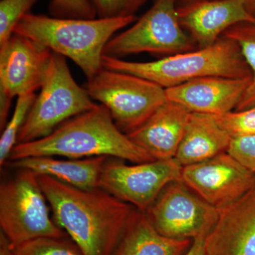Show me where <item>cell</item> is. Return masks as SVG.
Wrapping results in <instances>:
<instances>
[{"label":"cell","instance_id":"1","mask_svg":"<svg viewBox=\"0 0 255 255\" xmlns=\"http://www.w3.org/2000/svg\"><path fill=\"white\" fill-rule=\"evenodd\" d=\"M37 176L55 223L82 254L113 255L139 210L100 187L78 189Z\"/></svg>","mask_w":255,"mask_h":255},{"label":"cell","instance_id":"2","mask_svg":"<svg viewBox=\"0 0 255 255\" xmlns=\"http://www.w3.org/2000/svg\"><path fill=\"white\" fill-rule=\"evenodd\" d=\"M107 156L142 163L155 160L114 123L102 105L69 119L50 135L14 146L8 161L32 157L68 159Z\"/></svg>","mask_w":255,"mask_h":255},{"label":"cell","instance_id":"3","mask_svg":"<svg viewBox=\"0 0 255 255\" xmlns=\"http://www.w3.org/2000/svg\"><path fill=\"white\" fill-rule=\"evenodd\" d=\"M136 20L135 16L85 19L28 13L20 20L14 33L73 60L88 80L103 68L104 50L114 35Z\"/></svg>","mask_w":255,"mask_h":255},{"label":"cell","instance_id":"4","mask_svg":"<svg viewBox=\"0 0 255 255\" xmlns=\"http://www.w3.org/2000/svg\"><path fill=\"white\" fill-rule=\"evenodd\" d=\"M102 66L141 77L164 89L203 77L252 78L239 46L224 36L206 48L168 55L154 61L130 62L103 55Z\"/></svg>","mask_w":255,"mask_h":255},{"label":"cell","instance_id":"5","mask_svg":"<svg viewBox=\"0 0 255 255\" xmlns=\"http://www.w3.org/2000/svg\"><path fill=\"white\" fill-rule=\"evenodd\" d=\"M97 105L85 87L74 80L65 57L53 52L39 94L18 134V143L43 138Z\"/></svg>","mask_w":255,"mask_h":255},{"label":"cell","instance_id":"6","mask_svg":"<svg viewBox=\"0 0 255 255\" xmlns=\"http://www.w3.org/2000/svg\"><path fill=\"white\" fill-rule=\"evenodd\" d=\"M0 186L1 233L12 246L41 238H65L68 234L50 217L38 176L18 169Z\"/></svg>","mask_w":255,"mask_h":255},{"label":"cell","instance_id":"7","mask_svg":"<svg viewBox=\"0 0 255 255\" xmlns=\"http://www.w3.org/2000/svg\"><path fill=\"white\" fill-rule=\"evenodd\" d=\"M92 100L109 110L114 123L130 133L167 102L165 89L141 77L102 68L85 87Z\"/></svg>","mask_w":255,"mask_h":255},{"label":"cell","instance_id":"8","mask_svg":"<svg viewBox=\"0 0 255 255\" xmlns=\"http://www.w3.org/2000/svg\"><path fill=\"white\" fill-rule=\"evenodd\" d=\"M177 0H155L130 28L114 36L104 55L120 58L148 53L172 55L194 49L195 43L179 22Z\"/></svg>","mask_w":255,"mask_h":255},{"label":"cell","instance_id":"9","mask_svg":"<svg viewBox=\"0 0 255 255\" xmlns=\"http://www.w3.org/2000/svg\"><path fill=\"white\" fill-rule=\"evenodd\" d=\"M146 214L164 237L194 241L209 236L219 219L220 210L177 180L164 188Z\"/></svg>","mask_w":255,"mask_h":255},{"label":"cell","instance_id":"10","mask_svg":"<svg viewBox=\"0 0 255 255\" xmlns=\"http://www.w3.org/2000/svg\"><path fill=\"white\" fill-rule=\"evenodd\" d=\"M182 169L175 158L130 165L110 157L102 169L99 187L146 213L166 186L182 180Z\"/></svg>","mask_w":255,"mask_h":255},{"label":"cell","instance_id":"11","mask_svg":"<svg viewBox=\"0 0 255 255\" xmlns=\"http://www.w3.org/2000/svg\"><path fill=\"white\" fill-rule=\"evenodd\" d=\"M52 53L28 37L13 33L0 45V130L7 123L15 97L35 93L44 81Z\"/></svg>","mask_w":255,"mask_h":255},{"label":"cell","instance_id":"12","mask_svg":"<svg viewBox=\"0 0 255 255\" xmlns=\"http://www.w3.org/2000/svg\"><path fill=\"white\" fill-rule=\"evenodd\" d=\"M182 180L201 199L221 210L232 205L255 187V172L225 152L183 167Z\"/></svg>","mask_w":255,"mask_h":255},{"label":"cell","instance_id":"13","mask_svg":"<svg viewBox=\"0 0 255 255\" xmlns=\"http://www.w3.org/2000/svg\"><path fill=\"white\" fill-rule=\"evenodd\" d=\"M179 22L199 48L216 43L230 28L255 23L245 0H198L177 7Z\"/></svg>","mask_w":255,"mask_h":255},{"label":"cell","instance_id":"14","mask_svg":"<svg viewBox=\"0 0 255 255\" xmlns=\"http://www.w3.org/2000/svg\"><path fill=\"white\" fill-rule=\"evenodd\" d=\"M251 79L203 77L165 89L166 95L191 112L219 115L236 110Z\"/></svg>","mask_w":255,"mask_h":255},{"label":"cell","instance_id":"15","mask_svg":"<svg viewBox=\"0 0 255 255\" xmlns=\"http://www.w3.org/2000/svg\"><path fill=\"white\" fill-rule=\"evenodd\" d=\"M205 246L206 255H255V187L220 210Z\"/></svg>","mask_w":255,"mask_h":255},{"label":"cell","instance_id":"16","mask_svg":"<svg viewBox=\"0 0 255 255\" xmlns=\"http://www.w3.org/2000/svg\"><path fill=\"white\" fill-rule=\"evenodd\" d=\"M191 112L167 100L128 136L154 159L175 157Z\"/></svg>","mask_w":255,"mask_h":255},{"label":"cell","instance_id":"17","mask_svg":"<svg viewBox=\"0 0 255 255\" xmlns=\"http://www.w3.org/2000/svg\"><path fill=\"white\" fill-rule=\"evenodd\" d=\"M107 156L82 159H57L55 157H26L6 162L16 169H27L37 175H46L81 189L99 187Z\"/></svg>","mask_w":255,"mask_h":255},{"label":"cell","instance_id":"18","mask_svg":"<svg viewBox=\"0 0 255 255\" xmlns=\"http://www.w3.org/2000/svg\"><path fill=\"white\" fill-rule=\"evenodd\" d=\"M231 139L214 114L191 112L174 158L182 167L204 162L227 152Z\"/></svg>","mask_w":255,"mask_h":255},{"label":"cell","instance_id":"19","mask_svg":"<svg viewBox=\"0 0 255 255\" xmlns=\"http://www.w3.org/2000/svg\"><path fill=\"white\" fill-rule=\"evenodd\" d=\"M192 243L164 237L156 231L146 213L139 211L113 255H184Z\"/></svg>","mask_w":255,"mask_h":255},{"label":"cell","instance_id":"20","mask_svg":"<svg viewBox=\"0 0 255 255\" xmlns=\"http://www.w3.org/2000/svg\"><path fill=\"white\" fill-rule=\"evenodd\" d=\"M71 240V239H70ZM0 255H83L73 241L65 238H41L12 246L0 235Z\"/></svg>","mask_w":255,"mask_h":255},{"label":"cell","instance_id":"21","mask_svg":"<svg viewBox=\"0 0 255 255\" xmlns=\"http://www.w3.org/2000/svg\"><path fill=\"white\" fill-rule=\"evenodd\" d=\"M223 36L237 43L252 74L251 82L236 107V112L255 107V23H241L227 30Z\"/></svg>","mask_w":255,"mask_h":255},{"label":"cell","instance_id":"22","mask_svg":"<svg viewBox=\"0 0 255 255\" xmlns=\"http://www.w3.org/2000/svg\"><path fill=\"white\" fill-rule=\"evenodd\" d=\"M36 93L18 96L12 115L1 130L0 138V165L7 162L11 151L18 143V136L30 109L36 97Z\"/></svg>","mask_w":255,"mask_h":255},{"label":"cell","instance_id":"23","mask_svg":"<svg viewBox=\"0 0 255 255\" xmlns=\"http://www.w3.org/2000/svg\"><path fill=\"white\" fill-rule=\"evenodd\" d=\"M39 0H1L0 45L9 39L16 25Z\"/></svg>","mask_w":255,"mask_h":255},{"label":"cell","instance_id":"24","mask_svg":"<svg viewBox=\"0 0 255 255\" xmlns=\"http://www.w3.org/2000/svg\"><path fill=\"white\" fill-rule=\"evenodd\" d=\"M215 117L231 138L255 135V107L240 112L215 115Z\"/></svg>","mask_w":255,"mask_h":255},{"label":"cell","instance_id":"25","mask_svg":"<svg viewBox=\"0 0 255 255\" xmlns=\"http://www.w3.org/2000/svg\"><path fill=\"white\" fill-rule=\"evenodd\" d=\"M97 18H114L135 16L147 0H89Z\"/></svg>","mask_w":255,"mask_h":255},{"label":"cell","instance_id":"26","mask_svg":"<svg viewBox=\"0 0 255 255\" xmlns=\"http://www.w3.org/2000/svg\"><path fill=\"white\" fill-rule=\"evenodd\" d=\"M49 11L54 17L85 19L97 17L95 10L89 0H51Z\"/></svg>","mask_w":255,"mask_h":255},{"label":"cell","instance_id":"27","mask_svg":"<svg viewBox=\"0 0 255 255\" xmlns=\"http://www.w3.org/2000/svg\"><path fill=\"white\" fill-rule=\"evenodd\" d=\"M227 152L247 169L255 172V135L231 139Z\"/></svg>","mask_w":255,"mask_h":255},{"label":"cell","instance_id":"28","mask_svg":"<svg viewBox=\"0 0 255 255\" xmlns=\"http://www.w3.org/2000/svg\"><path fill=\"white\" fill-rule=\"evenodd\" d=\"M206 238L204 236L195 238L193 241L191 248L184 255H206Z\"/></svg>","mask_w":255,"mask_h":255},{"label":"cell","instance_id":"29","mask_svg":"<svg viewBox=\"0 0 255 255\" xmlns=\"http://www.w3.org/2000/svg\"><path fill=\"white\" fill-rule=\"evenodd\" d=\"M246 6L251 14L255 16V0H245Z\"/></svg>","mask_w":255,"mask_h":255},{"label":"cell","instance_id":"30","mask_svg":"<svg viewBox=\"0 0 255 255\" xmlns=\"http://www.w3.org/2000/svg\"><path fill=\"white\" fill-rule=\"evenodd\" d=\"M184 4H187V3L192 2V1H198V0H182Z\"/></svg>","mask_w":255,"mask_h":255}]
</instances>
